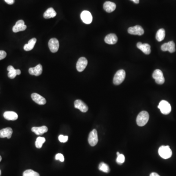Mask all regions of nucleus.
I'll return each mask as SVG.
<instances>
[{
	"mask_svg": "<svg viewBox=\"0 0 176 176\" xmlns=\"http://www.w3.org/2000/svg\"><path fill=\"white\" fill-rule=\"evenodd\" d=\"M31 131L37 135H42L44 133H47L48 131V128L46 126L41 127H32Z\"/></svg>",
	"mask_w": 176,
	"mask_h": 176,
	"instance_id": "nucleus-19",
	"label": "nucleus"
},
{
	"mask_svg": "<svg viewBox=\"0 0 176 176\" xmlns=\"http://www.w3.org/2000/svg\"><path fill=\"white\" fill-rule=\"evenodd\" d=\"M16 72L17 75H20L21 74V72L20 69H16Z\"/></svg>",
	"mask_w": 176,
	"mask_h": 176,
	"instance_id": "nucleus-35",
	"label": "nucleus"
},
{
	"mask_svg": "<svg viewBox=\"0 0 176 176\" xmlns=\"http://www.w3.org/2000/svg\"><path fill=\"white\" fill-rule=\"evenodd\" d=\"M99 170L105 173H109L110 171V169L107 164L104 162H101L98 166Z\"/></svg>",
	"mask_w": 176,
	"mask_h": 176,
	"instance_id": "nucleus-27",
	"label": "nucleus"
},
{
	"mask_svg": "<svg viewBox=\"0 0 176 176\" xmlns=\"http://www.w3.org/2000/svg\"><path fill=\"white\" fill-rule=\"evenodd\" d=\"M56 12L54 9L52 8H49L44 13V17L45 19H50L56 16Z\"/></svg>",
	"mask_w": 176,
	"mask_h": 176,
	"instance_id": "nucleus-22",
	"label": "nucleus"
},
{
	"mask_svg": "<svg viewBox=\"0 0 176 176\" xmlns=\"http://www.w3.org/2000/svg\"><path fill=\"white\" fill-rule=\"evenodd\" d=\"M36 41V39L35 38L31 39L28 42V44L25 45L24 47V49L25 51H30L32 50L34 47Z\"/></svg>",
	"mask_w": 176,
	"mask_h": 176,
	"instance_id": "nucleus-23",
	"label": "nucleus"
},
{
	"mask_svg": "<svg viewBox=\"0 0 176 176\" xmlns=\"http://www.w3.org/2000/svg\"><path fill=\"white\" fill-rule=\"evenodd\" d=\"M8 73V76L10 79H13L16 76L17 74L16 69L14 68L13 66H9L7 68Z\"/></svg>",
	"mask_w": 176,
	"mask_h": 176,
	"instance_id": "nucleus-25",
	"label": "nucleus"
},
{
	"mask_svg": "<svg viewBox=\"0 0 176 176\" xmlns=\"http://www.w3.org/2000/svg\"><path fill=\"white\" fill-rule=\"evenodd\" d=\"M46 141V139L43 137H38L35 141V146L37 148H41L44 142Z\"/></svg>",
	"mask_w": 176,
	"mask_h": 176,
	"instance_id": "nucleus-26",
	"label": "nucleus"
},
{
	"mask_svg": "<svg viewBox=\"0 0 176 176\" xmlns=\"http://www.w3.org/2000/svg\"><path fill=\"white\" fill-rule=\"evenodd\" d=\"M4 118L8 120H16L17 119L18 116L16 113L14 112L8 111L4 112L3 113Z\"/></svg>",
	"mask_w": 176,
	"mask_h": 176,
	"instance_id": "nucleus-21",
	"label": "nucleus"
},
{
	"mask_svg": "<svg viewBox=\"0 0 176 176\" xmlns=\"http://www.w3.org/2000/svg\"><path fill=\"white\" fill-rule=\"evenodd\" d=\"M13 133V131L11 128L8 127L0 130V138H7L9 139L11 138Z\"/></svg>",
	"mask_w": 176,
	"mask_h": 176,
	"instance_id": "nucleus-17",
	"label": "nucleus"
},
{
	"mask_svg": "<svg viewBox=\"0 0 176 176\" xmlns=\"http://www.w3.org/2000/svg\"><path fill=\"white\" fill-rule=\"evenodd\" d=\"M81 18L84 23L90 24L92 21V17L89 11L84 10L81 14Z\"/></svg>",
	"mask_w": 176,
	"mask_h": 176,
	"instance_id": "nucleus-11",
	"label": "nucleus"
},
{
	"mask_svg": "<svg viewBox=\"0 0 176 176\" xmlns=\"http://www.w3.org/2000/svg\"><path fill=\"white\" fill-rule=\"evenodd\" d=\"M126 73L124 70L120 69L118 70L114 75L113 79V83L114 85H120L124 80Z\"/></svg>",
	"mask_w": 176,
	"mask_h": 176,
	"instance_id": "nucleus-2",
	"label": "nucleus"
},
{
	"mask_svg": "<svg viewBox=\"0 0 176 176\" xmlns=\"http://www.w3.org/2000/svg\"><path fill=\"white\" fill-rule=\"evenodd\" d=\"M98 141L97 132L96 129H94L90 133L88 138V142L91 146H95L98 143Z\"/></svg>",
	"mask_w": 176,
	"mask_h": 176,
	"instance_id": "nucleus-6",
	"label": "nucleus"
},
{
	"mask_svg": "<svg viewBox=\"0 0 176 176\" xmlns=\"http://www.w3.org/2000/svg\"><path fill=\"white\" fill-rule=\"evenodd\" d=\"M150 176H160V175H158L157 173H155V172H153V173H151V174L150 175Z\"/></svg>",
	"mask_w": 176,
	"mask_h": 176,
	"instance_id": "nucleus-34",
	"label": "nucleus"
},
{
	"mask_svg": "<svg viewBox=\"0 0 176 176\" xmlns=\"http://www.w3.org/2000/svg\"><path fill=\"white\" fill-rule=\"evenodd\" d=\"M48 47L50 51L53 53H55L58 51L59 47V43L58 40L56 38H52L48 42Z\"/></svg>",
	"mask_w": 176,
	"mask_h": 176,
	"instance_id": "nucleus-8",
	"label": "nucleus"
},
{
	"mask_svg": "<svg viewBox=\"0 0 176 176\" xmlns=\"http://www.w3.org/2000/svg\"><path fill=\"white\" fill-rule=\"evenodd\" d=\"M58 139L61 142L65 143V142H67L68 140V136H64V135H60L59 136Z\"/></svg>",
	"mask_w": 176,
	"mask_h": 176,
	"instance_id": "nucleus-30",
	"label": "nucleus"
},
{
	"mask_svg": "<svg viewBox=\"0 0 176 176\" xmlns=\"http://www.w3.org/2000/svg\"><path fill=\"white\" fill-rule=\"evenodd\" d=\"M23 176H40L39 173L31 169L26 170L23 174Z\"/></svg>",
	"mask_w": 176,
	"mask_h": 176,
	"instance_id": "nucleus-28",
	"label": "nucleus"
},
{
	"mask_svg": "<svg viewBox=\"0 0 176 176\" xmlns=\"http://www.w3.org/2000/svg\"><path fill=\"white\" fill-rule=\"evenodd\" d=\"M158 108L163 114H168L171 111V107L168 102L165 100H162L158 104Z\"/></svg>",
	"mask_w": 176,
	"mask_h": 176,
	"instance_id": "nucleus-4",
	"label": "nucleus"
},
{
	"mask_svg": "<svg viewBox=\"0 0 176 176\" xmlns=\"http://www.w3.org/2000/svg\"><path fill=\"white\" fill-rule=\"evenodd\" d=\"M125 161V157L123 155V154H119L117 158V162L118 164H122Z\"/></svg>",
	"mask_w": 176,
	"mask_h": 176,
	"instance_id": "nucleus-29",
	"label": "nucleus"
},
{
	"mask_svg": "<svg viewBox=\"0 0 176 176\" xmlns=\"http://www.w3.org/2000/svg\"><path fill=\"white\" fill-rule=\"evenodd\" d=\"M105 43L110 45H113L116 44L118 42V39L117 35L113 33L108 34L105 38Z\"/></svg>",
	"mask_w": 176,
	"mask_h": 176,
	"instance_id": "nucleus-18",
	"label": "nucleus"
},
{
	"mask_svg": "<svg viewBox=\"0 0 176 176\" xmlns=\"http://www.w3.org/2000/svg\"><path fill=\"white\" fill-rule=\"evenodd\" d=\"M88 65V60L85 57H81L76 63V69L79 72H82L86 68Z\"/></svg>",
	"mask_w": 176,
	"mask_h": 176,
	"instance_id": "nucleus-9",
	"label": "nucleus"
},
{
	"mask_svg": "<svg viewBox=\"0 0 176 176\" xmlns=\"http://www.w3.org/2000/svg\"><path fill=\"white\" fill-rule=\"evenodd\" d=\"M103 8L106 12L111 13L116 9V4L111 2H106L104 3Z\"/></svg>",
	"mask_w": 176,
	"mask_h": 176,
	"instance_id": "nucleus-20",
	"label": "nucleus"
},
{
	"mask_svg": "<svg viewBox=\"0 0 176 176\" xmlns=\"http://www.w3.org/2000/svg\"><path fill=\"white\" fill-rule=\"evenodd\" d=\"M149 119V114L146 111L141 112L136 118V123L139 126L142 127L146 124Z\"/></svg>",
	"mask_w": 176,
	"mask_h": 176,
	"instance_id": "nucleus-1",
	"label": "nucleus"
},
{
	"mask_svg": "<svg viewBox=\"0 0 176 176\" xmlns=\"http://www.w3.org/2000/svg\"><path fill=\"white\" fill-rule=\"evenodd\" d=\"M136 47L145 54L148 55L151 53V47L148 44H142L141 42H138L136 44Z\"/></svg>",
	"mask_w": 176,
	"mask_h": 176,
	"instance_id": "nucleus-14",
	"label": "nucleus"
},
{
	"mask_svg": "<svg viewBox=\"0 0 176 176\" xmlns=\"http://www.w3.org/2000/svg\"><path fill=\"white\" fill-rule=\"evenodd\" d=\"M158 154L162 158L168 159L172 155V152L169 146H162L159 148Z\"/></svg>",
	"mask_w": 176,
	"mask_h": 176,
	"instance_id": "nucleus-3",
	"label": "nucleus"
},
{
	"mask_svg": "<svg viewBox=\"0 0 176 176\" xmlns=\"http://www.w3.org/2000/svg\"><path fill=\"white\" fill-rule=\"evenodd\" d=\"M117 155L118 156L120 154V153H119V152H117Z\"/></svg>",
	"mask_w": 176,
	"mask_h": 176,
	"instance_id": "nucleus-37",
	"label": "nucleus"
},
{
	"mask_svg": "<svg viewBox=\"0 0 176 176\" xmlns=\"http://www.w3.org/2000/svg\"><path fill=\"white\" fill-rule=\"evenodd\" d=\"M55 159L56 160H59L60 162H63L64 161V156L60 153L56 154V155L55 156Z\"/></svg>",
	"mask_w": 176,
	"mask_h": 176,
	"instance_id": "nucleus-31",
	"label": "nucleus"
},
{
	"mask_svg": "<svg viewBox=\"0 0 176 176\" xmlns=\"http://www.w3.org/2000/svg\"><path fill=\"white\" fill-rule=\"evenodd\" d=\"M29 74L35 76H39L43 72V67L41 64H38L34 68L29 69Z\"/></svg>",
	"mask_w": 176,
	"mask_h": 176,
	"instance_id": "nucleus-15",
	"label": "nucleus"
},
{
	"mask_svg": "<svg viewBox=\"0 0 176 176\" xmlns=\"http://www.w3.org/2000/svg\"><path fill=\"white\" fill-rule=\"evenodd\" d=\"M128 32L132 35H143L144 33V30L141 26L139 25L130 27L128 29Z\"/></svg>",
	"mask_w": 176,
	"mask_h": 176,
	"instance_id": "nucleus-7",
	"label": "nucleus"
},
{
	"mask_svg": "<svg viewBox=\"0 0 176 176\" xmlns=\"http://www.w3.org/2000/svg\"><path fill=\"white\" fill-rule=\"evenodd\" d=\"M165 36V30L163 29H161L157 31L156 35V38L158 42H161L164 39Z\"/></svg>",
	"mask_w": 176,
	"mask_h": 176,
	"instance_id": "nucleus-24",
	"label": "nucleus"
},
{
	"mask_svg": "<svg viewBox=\"0 0 176 176\" xmlns=\"http://www.w3.org/2000/svg\"><path fill=\"white\" fill-rule=\"evenodd\" d=\"M0 175H1V171H0Z\"/></svg>",
	"mask_w": 176,
	"mask_h": 176,
	"instance_id": "nucleus-39",
	"label": "nucleus"
},
{
	"mask_svg": "<svg viewBox=\"0 0 176 176\" xmlns=\"http://www.w3.org/2000/svg\"><path fill=\"white\" fill-rule=\"evenodd\" d=\"M27 26L25 25V22L23 20H20L18 21L16 23L15 25L13 26L12 30L15 33L24 31L26 30Z\"/></svg>",
	"mask_w": 176,
	"mask_h": 176,
	"instance_id": "nucleus-13",
	"label": "nucleus"
},
{
	"mask_svg": "<svg viewBox=\"0 0 176 176\" xmlns=\"http://www.w3.org/2000/svg\"><path fill=\"white\" fill-rule=\"evenodd\" d=\"M7 56V52L4 51H0V60L3 59Z\"/></svg>",
	"mask_w": 176,
	"mask_h": 176,
	"instance_id": "nucleus-32",
	"label": "nucleus"
},
{
	"mask_svg": "<svg viewBox=\"0 0 176 176\" xmlns=\"http://www.w3.org/2000/svg\"><path fill=\"white\" fill-rule=\"evenodd\" d=\"M4 1L6 2L8 4H13L14 3L15 0H4Z\"/></svg>",
	"mask_w": 176,
	"mask_h": 176,
	"instance_id": "nucleus-33",
	"label": "nucleus"
},
{
	"mask_svg": "<svg viewBox=\"0 0 176 176\" xmlns=\"http://www.w3.org/2000/svg\"><path fill=\"white\" fill-rule=\"evenodd\" d=\"M131 1L135 3H139L140 2V0H131Z\"/></svg>",
	"mask_w": 176,
	"mask_h": 176,
	"instance_id": "nucleus-36",
	"label": "nucleus"
},
{
	"mask_svg": "<svg viewBox=\"0 0 176 176\" xmlns=\"http://www.w3.org/2000/svg\"><path fill=\"white\" fill-rule=\"evenodd\" d=\"M1 161H2V157L1 156H0V162H1Z\"/></svg>",
	"mask_w": 176,
	"mask_h": 176,
	"instance_id": "nucleus-38",
	"label": "nucleus"
},
{
	"mask_svg": "<svg viewBox=\"0 0 176 176\" xmlns=\"http://www.w3.org/2000/svg\"><path fill=\"white\" fill-rule=\"evenodd\" d=\"M161 49L163 52L168 51L170 53L174 52L176 51L175 43L172 41L164 43L161 47Z\"/></svg>",
	"mask_w": 176,
	"mask_h": 176,
	"instance_id": "nucleus-10",
	"label": "nucleus"
},
{
	"mask_svg": "<svg viewBox=\"0 0 176 176\" xmlns=\"http://www.w3.org/2000/svg\"><path fill=\"white\" fill-rule=\"evenodd\" d=\"M74 104L75 108L79 109L82 112L86 113L88 111V106L82 100H79V99L75 100L74 103Z\"/></svg>",
	"mask_w": 176,
	"mask_h": 176,
	"instance_id": "nucleus-12",
	"label": "nucleus"
},
{
	"mask_svg": "<svg viewBox=\"0 0 176 176\" xmlns=\"http://www.w3.org/2000/svg\"><path fill=\"white\" fill-rule=\"evenodd\" d=\"M31 96L32 100L38 104L43 105L46 103L47 101L45 98L37 93H33Z\"/></svg>",
	"mask_w": 176,
	"mask_h": 176,
	"instance_id": "nucleus-16",
	"label": "nucleus"
},
{
	"mask_svg": "<svg viewBox=\"0 0 176 176\" xmlns=\"http://www.w3.org/2000/svg\"><path fill=\"white\" fill-rule=\"evenodd\" d=\"M153 78L155 80L156 83L159 85H162L165 82L164 76L162 70L159 69L155 70L153 74Z\"/></svg>",
	"mask_w": 176,
	"mask_h": 176,
	"instance_id": "nucleus-5",
	"label": "nucleus"
}]
</instances>
